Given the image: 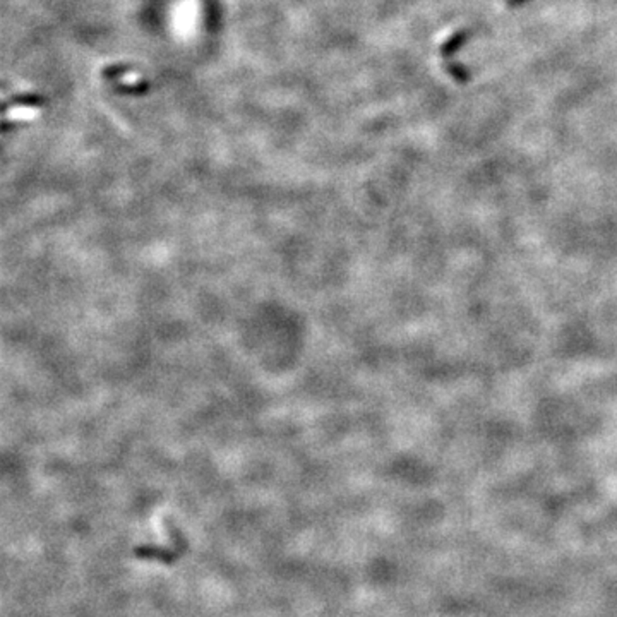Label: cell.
<instances>
[{
	"label": "cell",
	"mask_w": 617,
	"mask_h": 617,
	"mask_svg": "<svg viewBox=\"0 0 617 617\" xmlns=\"http://www.w3.org/2000/svg\"><path fill=\"white\" fill-rule=\"evenodd\" d=\"M134 556L142 561H160L165 564H173L180 557V552L177 549H166L161 545H139L134 549Z\"/></svg>",
	"instance_id": "6da1fadb"
},
{
	"label": "cell",
	"mask_w": 617,
	"mask_h": 617,
	"mask_svg": "<svg viewBox=\"0 0 617 617\" xmlns=\"http://www.w3.org/2000/svg\"><path fill=\"white\" fill-rule=\"evenodd\" d=\"M120 81H122L124 84H129V86H135V84H139V81H141V76H139L138 72H129V74H124V76L120 77Z\"/></svg>",
	"instance_id": "277c9868"
},
{
	"label": "cell",
	"mask_w": 617,
	"mask_h": 617,
	"mask_svg": "<svg viewBox=\"0 0 617 617\" xmlns=\"http://www.w3.org/2000/svg\"><path fill=\"white\" fill-rule=\"evenodd\" d=\"M165 529H166V531H168L170 540L175 544V549L178 550V552H180V556H182V554L187 550V540H185L184 535H182V531L178 530L175 525H173V522L170 518L165 519Z\"/></svg>",
	"instance_id": "7a4b0ae2"
},
{
	"label": "cell",
	"mask_w": 617,
	"mask_h": 617,
	"mask_svg": "<svg viewBox=\"0 0 617 617\" xmlns=\"http://www.w3.org/2000/svg\"><path fill=\"white\" fill-rule=\"evenodd\" d=\"M40 115V110L37 107H13L7 110V119L9 120H34Z\"/></svg>",
	"instance_id": "3957f363"
}]
</instances>
